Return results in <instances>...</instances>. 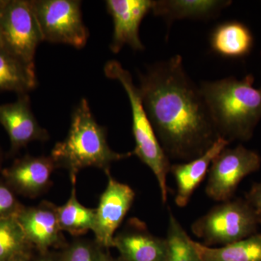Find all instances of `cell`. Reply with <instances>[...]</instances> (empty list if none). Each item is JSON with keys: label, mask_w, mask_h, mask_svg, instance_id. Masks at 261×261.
<instances>
[{"label": "cell", "mask_w": 261, "mask_h": 261, "mask_svg": "<svg viewBox=\"0 0 261 261\" xmlns=\"http://www.w3.org/2000/svg\"><path fill=\"white\" fill-rule=\"evenodd\" d=\"M18 95L15 102L0 104V123L9 136L11 154L33 141L49 139L47 130L39 125L32 112L29 94Z\"/></svg>", "instance_id": "11"}, {"label": "cell", "mask_w": 261, "mask_h": 261, "mask_svg": "<svg viewBox=\"0 0 261 261\" xmlns=\"http://www.w3.org/2000/svg\"><path fill=\"white\" fill-rule=\"evenodd\" d=\"M107 187L100 196L96 208L93 229L95 240L106 248L113 247L115 233L121 224L135 198V192L128 185L117 181L106 172Z\"/></svg>", "instance_id": "9"}, {"label": "cell", "mask_w": 261, "mask_h": 261, "mask_svg": "<svg viewBox=\"0 0 261 261\" xmlns=\"http://www.w3.org/2000/svg\"><path fill=\"white\" fill-rule=\"evenodd\" d=\"M192 242L201 261H261V233L219 248Z\"/></svg>", "instance_id": "18"}, {"label": "cell", "mask_w": 261, "mask_h": 261, "mask_svg": "<svg viewBox=\"0 0 261 261\" xmlns=\"http://www.w3.org/2000/svg\"><path fill=\"white\" fill-rule=\"evenodd\" d=\"M70 198L64 205L58 207V217L62 231L73 236L85 234L93 231L95 224L96 209L88 208L79 202L75 190L76 178L72 179Z\"/></svg>", "instance_id": "20"}, {"label": "cell", "mask_w": 261, "mask_h": 261, "mask_svg": "<svg viewBox=\"0 0 261 261\" xmlns=\"http://www.w3.org/2000/svg\"><path fill=\"white\" fill-rule=\"evenodd\" d=\"M260 225L255 211L246 200H228L215 206L192 224V232L206 246H223L257 233Z\"/></svg>", "instance_id": "5"}, {"label": "cell", "mask_w": 261, "mask_h": 261, "mask_svg": "<svg viewBox=\"0 0 261 261\" xmlns=\"http://www.w3.org/2000/svg\"><path fill=\"white\" fill-rule=\"evenodd\" d=\"M107 250L95 240H75L61 252V261H106Z\"/></svg>", "instance_id": "23"}, {"label": "cell", "mask_w": 261, "mask_h": 261, "mask_svg": "<svg viewBox=\"0 0 261 261\" xmlns=\"http://www.w3.org/2000/svg\"><path fill=\"white\" fill-rule=\"evenodd\" d=\"M61 253H56L50 251L39 252V255L36 257H31L29 261H61Z\"/></svg>", "instance_id": "26"}, {"label": "cell", "mask_w": 261, "mask_h": 261, "mask_svg": "<svg viewBox=\"0 0 261 261\" xmlns=\"http://www.w3.org/2000/svg\"><path fill=\"white\" fill-rule=\"evenodd\" d=\"M133 153H118L110 147L107 130L98 124L91 111L88 100L82 99L71 115L68 135L57 142L51 152L58 168H64L71 180L83 168L96 167L110 171L113 162L127 159Z\"/></svg>", "instance_id": "3"}, {"label": "cell", "mask_w": 261, "mask_h": 261, "mask_svg": "<svg viewBox=\"0 0 261 261\" xmlns=\"http://www.w3.org/2000/svg\"><path fill=\"white\" fill-rule=\"evenodd\" d=\"M43 41L84 47L89 31L82 19L78 0H30Z\"/></svg>", "instance_id": "7"}, {"label": "cell", "mask_w": 261, "mask_h": 261, "mask_svg": "<svg viewBox=\"0 0 261 261\" xmlns=\"http://www.w3.org/2000/svg\"><path fill=\"white\" fill-rule=\"evenodd\" d=\"M229 143L222 137H219L200 157L188 162L171 165L170 173H172L177 187L175 202L178 207L187 205L194 192L208 173L211 163Z\"/></svg>", "instance_id": "15"}, {"label": "cell", "mask_w": 261, "mask_h": 261, "mask_svg": "<svg viewBox=\"0 0 261 261\" xmlns=\"http://www.w3.org/2000/svg\"><path fill=\"white\" fill-rule=\"evenodd\" d=\"M0 38L4 50L35 68L36 51L43 37L29 1L0 0Z\"/></svg>", "instance_id": "6"}, {"label": "cell", "mask_w": 261, "mask_h": 261, "mask_svg": "<svg viewBox=\"0 0 261 261\" xmlns=\"http://www.w3.org/2000/svg\"><path fill=\"white\" fill-rule=\"evenodd\" d=\"M261 158L255 151L239 145L223 149L211 163L205 192L220 202L230 200L243 178L260 169Z\"/></svg>", "instance_id": "8"}, {"label": "cell", "mask_w": 261, "mask_h": 261, "mask_svg": "<svg viewBox=\"0 0 261 261\" xmlns=\"http://www.w3.org/2000/svg\"><path fill=\"white\" fill-rule=\"evenodd\" d=\"M260 89H261V87H260Z\"/></svg>", "instance_id": "31"}, {"label": "cell", "mask_w": 261, "mask_h": 261, "mask_svg": "<svg viewBox=\"0 0 261 261\" xmlns=\"http://www.w3.org/2000/svg\"><path fill=\"white\" fill-rule=\"evenodd\" d=\"M245 200L255 211L259 224L261 225V182L254 184L245 196Z\"/></svg>", "instance_id": "25"}, {"label": "cell", "mask_w": 261, "mask_h": 261, "mask_svg": "<svg viewBox=\"0 0 261 261\" xmlns=\"http://www.w3.org/2000/svg\"><path fill=\"white\" fill-rule=\"evenodd\" d=\"M58 168L51 156L25 155L3 171L5 182L17 193L29 197L40 195L51 185Z\"/></svg>", "instance_id": "13"}, {"label": "cell", "mask_w": 261, "mask_h": 261, "mask_svg": "<svg viewBox=\"0 0 261 261\" xmlns=\"http://www.w3.org/2000/svg\"><path fill=\"white\" fill-rule=\"evenodd\" d=\"M113 247L126 261H164L167 250L166 238L154 236L136 218L115 234Z\"/></svg>", "instance_id": "14"}, {"label": "cell", "mask_w": 261, "mask_h": 261, "mask_svg": "<svg viewBox=\"0 0 261 261\" xmlns=\"http://www.w3.org/2000/svg\"><path fill=\"white\" fill-rule=\"evenodd\" d=\"M138 75L144 108L168 159L188 162L210 148L220 137L182 57L157 62Z\"/></svg>", "instance_id": "1"}, {"label": "cell", "mask_w": 261, "mask_h": 261, "mask_svg": "<svg viewBox=\"0 0 261 261\" xmlns=\"http://www.w3.org/2000/svg\"><path fill=\"white\" fill-rule=\"evenodd\" d=\"M0 49H3V47H2L1 38H0Z\"/></svg>", "instance_id": "30"}, {"label": "cell", "mask_w": 261, "mask_h": 261, "mask_svg": "<svg viewBox=\"0 0 261 261\" xmlns=\"http://www.w3.org/2000/svg\"><path fill=\"white\" fill-rule=\"evenodd\" d=\"M104 72L108 78L119 82L126 92L132 110V133L135 142V148L132 153L154 173L159 182L162 202L166 203L168 190L167 176L171 164L149 121L140 89L134 84L130 72L123 68L119 62L108 61L105 65Z\"/></svg>", "instance_id": "4"}, {"label": "cell", "mask_w": 261, "mask_h": 261, "mask_svg": "<svg viewBox=\"0 0 261 261\" xmlns=\"http://www.w3.org/2000/svg\"><path fill=\"white\" fill-rule=\"evenodd\" d=\"M37 85L35 68L0 49V92L28 94Z\"/></svg>", "instance_id": "19"}, {"label": "cell", "mask_w": 261, "mask_h": 261, "mask_svg": "<svg viewBox=\"0 0 261 261\" xmlns=\"http://www.w3.org/2000/svg\"><path fill=\"white\" fill-rule=\"evenodd\" d=\"M32 251L20 254L8 261H29L32 257Z\"/></svg>", "instance_id": "27"}, {"label": "cell", "mask_w": 261, "mask_h": 261, "mask_svg": "<svg viewBox=\"0 0 261 261\" xmlns=\"http://www.w3.org/2000/svg\"><path fill=\"white\" fill-rule=\"evenodd\" d=\"M57 209L58 206L43 202L35 207H24L17 215L29 243L39 252L64 245Z\"/></svg>", "instance_id": "12"}, {"label": "cell", "mask_w": 261, "mask_h": 261, "mask_svg": "<svg viewBox=\"0 0 261 261\" xmlns=\"http://www.w3.org/2000/svg\"><path fill=\"white\" fill-rule=\"evenodd\" d=\"M209 41L214 53L229 59L245 58L251 53L254 45L250 29L237 20H228L216 25Z\"/></svg>", "instance_id": "17"}, {"label": "cell", "mask_w": 261, "mask_h": 261, "mask_svg": "<svg viewBox=\"0 0 261 261\" xmlns=\"http://www.w3.org/2000/svg\"><path fill=\"white\" fill-rule=\"evenodd\" d=\"M23 207L9 185L0 181V220L17 216Z\"/></svg>", "instance_id": "24"}, {"label": "cell", "mask_w": 261, "mask_h": 261, "mask_svg": "<svg viewBox=\"0 0 261 261\" xmlns=\"http://www.w3.org/2000/svg\"><path fill=\"white\" fill-rule=\"evenodd\" d=\"M108 13L113 21V34L110 49L118 53L125 45L135 51L145 49L140 37L142 20L152 11L153 0H108Z\"/></svg>", "instance_id": "10"}, {"label": "cell", "mask_w": 261, "mask_h": 261, "mask_svg": "<svg viewBox=\"0 0 261 261\" xmlns=\"http://www.w3.org/2000/svg\"><path fill=\"white\" fill-rule=\"evenodd\" d=\"M106 261H126L125 260H123V258H122V257H113L112 256H111V255H109V256H108V259H107V260Z\"/></svg>", "instance_id": "28"}, {"label": "cell", "mask_w": 261, "mask_h": 261, "mask_svg": "<svg viewBox=\"0 0 261 261\" xmlns=\"http://www.w3.org/2000/svg\"><path fill=\"white\" fill-rule=\"evenodd\" d=\"M2 160H3V154H2L1 149H0V166H1Z\"/></svg>", "instance_id": "29"}, {"label": "cell", "mask_w": 261, "mask_h": 261, "mask_svg": "<svg viewBox=\"0 0 261 261\" xmlns=\"http://www.w3.org/2000/svg\"><path fill=\"white\" fill-rule=\"evenodd\" d=\"M32 248L16 216L0 220V261L9 260Z\"/></svg>", "instance_id": "22"}, {"label": "cell", "mask_w": 261, "mask_h": 261, "mask_svg": "<svg viewBox=\"0 0 261 261\" xmlns=\"http://www.w3.org/2000/svg\"><path fill=\"white\" fill-rule=\"evenodd\" d=\"M164 261H201L192 240L172 213H169Z\"/></svg>", "instance_id": "21"}, {"label": "cell", "mask_w": 261, "mask_h": 261, "mask_svg": "<svg viewBox=\"0 0 261 261\" xmlns=\"http://www.w3.org/2000/svg\"><path fill=\"white\" fill-rule=\"evenodd\" d=\"M254 76L227 77L199 86L220 137L228 142L250 140L261 120V89Z\"/></svg>", "instance_id": "2"}, {"label": "cell", "mask_w": 261, "mask_h": 261, "mask_svg": "<svg viewBox=\"0 0 261 261\" xmlns=\"http://www.w3.org/2000/svg\"><path fill=\"white\" fill-rule=\"evenodd\" d=\"M230 0H157L152 12L166 20L168 27L183 19L207 20L216 18L231 5Z\"/></svg>", "instance_id": "16"}]
</instances>
